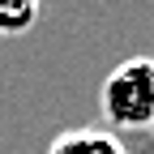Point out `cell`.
<instances>
[{"mask_svg":"<svg viewBox=\"0 0 154 154\" xmlns=\"http://www.w3.org/2000/svg\"><path fill=\"white\" fill-rule=\"evenodd\" d=\"M99 111L111 128L124 133H141L154 124V56H128L103 77Z\"/></svg>","mask_w":154,"mask_h":154,"instance_id":"obj_1","label":"cell"},{"mask_svg":"<svg viewBox=\"0 0 154 154\" xmlns=\"http://www.w3.org/2000/svg\"><path fill=\"white\" fill-rule=\"evenodd\" d=\"M47 154H128V150L107 128H69L47 146Z\"/></svg>","mask_w":154,"mask_h":154,"instance_id":"obj_2","label":"cell"},{"mask_svg":"<svg viewBox=\"0 0 154 154\" xmlns=\"http://www.w3.org/2000/svg\"><path fill=\"white\" fill-rule=\"evenodd\" d=\"M38 13H43V0H0V38H17L26 34Z\"/></svg>","mask_w":154,"mask_h":154,"instance_id":"obj_3","label":"cell"},{"mask_svg":"<svg viewBox=\"0 0 154 154\" xmlns=\"http://www.w3.org/2000/svg\"><path fill=\"white\" fill-rule=\"evenodd\" d=\"M150 133H154V124H150Z\"/></svg>","mask_w":154,"mask_h":154,"instance_id":"obj_4","label":"cell"}]
</instances>
